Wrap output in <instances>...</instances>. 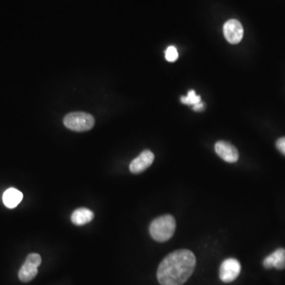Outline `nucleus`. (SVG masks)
Returning <instances> with one entry per match:
<instances>
[{
	"mask_svg": "<svg viewBox=\"0 0 285 285\" xmlns=\"http://www.w3.org/2000/svg\"><path fill=\"white\" fill-rule=\"evenodd\" d=\"M276 148L279 152L285 155V137L280 138L276 142Z\"/></svg>",
	"mask_w": 285,
	"mask_h": 285,
	"instance_id": "4468645a",
	"label": "nucleus"
},
{
	"mask_svg": "<svg viewBox=\"0 0 285 285\" xmlns=\"http://www.w3.org/2000/svg\"><path fill=\"white\" fill-rule=\"evenodd\" d=\"M94 117L90 114L83 112L70 113L63 119L66 128L75 132H86L94 127Z\"/></svg>",
	"mask_w": 285,
	"mask_h": 285,
	"instance_id": "7ed1b4c3",
	"label": "nucleus"
},
{
	"mask_svg": "<svg viewBox=\"0 0 285 285\" xmlns=\"http://www.w3.org/2000/svg\"><path fill=\"white\" fill-rule=\"evenodd\" d=\"M42 264V258L38 254H30L25 259V263L21 267L18 277L21 281L29 282L38 275V266Z\"/></svg>",
	"mask_w": 285,
	"mask_h": 285,
	"instance_id": "20e7f679",
	"label": "nucleus"
},
{
	"mask_svg": "<svg viewBox=\"0 0 285 285\" xmlns=\"http://www.w3.org/2000/svg\"><path fill=\"white\" fill-rule=\"evenodd\" d=\"M94 218V213L88 208H81L75 210L70 217L73 224L77 226L85 225L91 222Z\"/></svg>",
	"mask_w": 285,
	"mask_h": 285,
	"instance_id": "9d476101",
	"label": "nucleus"
},
{
	"mask_svg": "<svg viewBox=\"0 0 285 285\" xmlns=\"http://www.w3.org/2000/svg\"><path fill=\"white\" fill-rule=\"evenodd\" d=\"M23 198V194L15 188H10L4 192L3 200L6 207L14 208L19 204Z\"/></svg>",
	"mask_w": 285,
	"mask_h": 285,
	"instance_id": "9b49d317",
	"label": "nucleus"
},
{
	"mask_svg": "<svg viewBox=\"0 0 285 285\" xmlns=\"http://www.w3.org/2000/svg\"><path fill=\"white\" fill-rule=\"evenodd\" d=\"M241 273V264L235 258L226 259L220 266V278L224 283H231Z\"/></svg>",
	"mask_w": 285,
	"mask_h": 285,
	"instance_id": "39448f33",
	"label": "nucleus"
},
{
	"mask_svg": "<svg viewBox=\"0 0 285 285\" xmlns=\"http://www.w3.org/2000/svg\"><path fill=\"white\" fill-rule=\"evenodd\" d=\"M181 101L183 103V104H186V105H195L201 101V98H200V96L197 95L195 91L193 90H190L188 92L187 96L184 97L183 96L181 98Z\"/></svg>",
	"mask_w": 285,
	"mask_h": 285,
	"instance_id": "f8f14e48",
	"label": "nucleus"
},
{
	"mask_svg": "<svg viewBox=\"0 0 285 285\" xmlns=\"http://www.w3.org/2000/svg\"><path fill=\"white\" fill-rule=\"evenodd\" d=\"M155 155L151 151H144L138 157L132 161L129 166L132 173H140L145 171L153 163Z\"/></svg>",
	"mask_w": 285,
	"mask_h": 285,
	"instance_id": "6e6552de",
	"label": "nucleus"
},
{
	"mask_svg": "<svg viewBox=\"0 0 285 285\" xmlns=\"http://www.w3.org/2000/svg\"><path fill=\"white\" fill-rule=\"evenodd\" d=\"M196 258L189 250H179L162 261L157 271L161 285H183L195 269Z\"/></svg>",
	"mask_w": 285,
	"mask_h": 285,
	"instance_id": "f257e3e1",
	"label": "nucleus"
},
{
	"mask_svg": "<svg viewBox=\"0 0 285 285\" xmlns=\"http://www.w3.org/2000/svg\"><path fill=\"white\" fill-rule=\"evenodd\" d=\"M243 33L242 24L236 19H231L224 24V37L226 40L232 45H236L242 41Z\"/></svg>",
	"mask_w": 285,
	"mask_h": 285,
	"instance_id": "423d86ee",
	"label": "nucleus"
},
{
	"mask_svg": "<svg viewBox=\"0 0 285 285\" xmlns=\"http://www.w3.org/2000/svg\"><path fill=\"white\" fill-rule=\"evenodd\" d=\"M176 221L173 216L165 215L158 217L150 225L151 236L155 241L164 242L170 240L175 232Z\"/></svg>",
	"mask_w": 285,
	"mask_h": 285,
	"instance_id": "f03ea898",
	"label": "nucleus"
},
{
	"mask_svg": "<svg viewBox=\"0 0 285 285\" xmlns=\"http://www.w3.org/2000/svg\"><path fill=\"white\" fill-rule=\"evenodd\" d=\"M165 57L166 60L169 62H175L179 58V53H177V49L174 46H169L166 49V53H165Z\"/></svg>",
	"mask_w": 285,
	"mask_h": 285,
	"instance_id": "ddd939ff",
	"label": "nucleus"
},
{
	"mask_svg": "<svg viewBox=\"0 0 285 285\" xmlns=\"http://www.w3.org/2000/svg\"><path fill=\"white\" fill-rule=\"evenodd\" d=\"M265 269L276 268L277 269H283L285 268V250L283 248L276 250L270 255L265 258L263 262Z\"/></svg>",
	"mask_w": 285,
	"mask_h": 285,
	"instance_id": "1a4fd4ad",
	"label": "nucleus"
},
{
	"mask_svg": "<svg viewBox=\"0 0 285 285\" xmlns=\"http://www.w3.org/2000/svg\"><path fill=\"white\" fill-rule=\"evenodd\" d=\"M215 151L221 159L229 163H236L239 157L237 148L226 141H218L215 145Z\"/></svg>",
	"mask_w": 285,
	"mask_h": 285,
	"instance_id": "0eeeda50",
	"label": "nucleus"
},
{
	"mask_svg": "<svg viewBox=\"0 0 285 285\" xmlns=\"http://www.w3.org/2000/svg\"><path fill=\"white\" fill-rule=\"evenodd\" d=\"M204 102H202V101H200V103H198L197 105H193V110H194V111H197V112H200V111L204 110Z\"/></svg>",
	"mask_w": 285,
	"mask_h": 285,
	"instance_id": "2eb2a0df",
	"label": "nucleus"
}]
</instances>
